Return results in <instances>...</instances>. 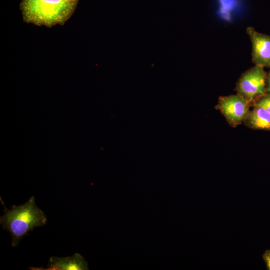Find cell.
<instances>
[{
	"label": "cell",
	"instance_id": "obj_5",
	"mask_svg": "<svg viewBox=\"0 0 270 270\" xmlns=\"http://www.w3.org/2000/svg\"><path fill=\"white\" fill-rule=\"evenodd\" d=\"M246 32L252 44L253 63L270 68V36L260 33L252 27L248 28Z\"/></svg>",
	"mask_w": 270,
	"mask_h": 270
},
{
	"label": "cell",
	"instance_id": "obj_6",
	"mask_svg": "<svg viewBox=\"0 0 270 270\" xmlns=\"http://www.w3.org/2000/svg\"><path fill=\"white\" fill-rule=\"evenodd\" d=\"M48 270H88V263L80 254L66 258L52 257Z\"/></svg>",
	"mask_w": 270,
	"mask_h": 270
},
{
	"label": "cell",
	"instance_id": "obj_2",
	"mask_svg": "<svg viewBox=\"0 0 270 270\" xmlns=\"http://www.w3.org/2000/svg\"><path fill=\"white\" fill-rule=\"evenodd\" d=\"M0 200L4 206V215L0 216V223L2 228L10 234L13 248L16 247L20 240L36 228L46 225V214L37 206L34 196L24 204L12 206L11 210L6 208L1 198Z\"/></svg>",
	"mask_w": 270,
	"mask_h": 270
},
{
	"label": "cell",
	"instance_id": "obj_3",
	"mask_svg": "<svg viewBox=\"0 0 270 270\" xmlns=\"http://www.w3.org/2000/svg\"><path fill=\"white\" fill-rule=\"evenodd\" d=\"M264 67L255 66L244 72L239 78L236 86L238 94L251 106L258 98L267 94V74Z\"/></svg>",
	"mask_w": 270,
	"mask_h": 270
},
{
	"label": "cell",
	"instance_id": "obj_10",
	"mask_svg": "<svg viewBox=\"0 0 270 270\" xmlns=\"http://www.w3.org/2000/svg\"><path fill=\"white\" fill-rule=\"evenodd\" d=\"M266 91L267 94H270V72L267 76Z\"/></svg>",
	"mask_w": 270,
	"mask_h": 270
},
{
	"label": "cell",
	"instance_id": "obj_11",
	"mask_svg": "<svg viewBox=\"0 0 270 270\" xmlns=\"http://www.w3.org/2000/svg\"></svg>",
	"mask_w": 270,
	"mask_h": 270
},
{
	"label": "cell",
	"instance_id": "obj_9",
	"mask_svg": "<svg viewBox=\"0 0 270 270\" xmlns=\"http://www.w3.org/2000/svg\"><path fill=\"white\" fill-rule=\"evenodd\" d=\"M263 258L266 264L267 268L270 270V250L265 252L263 255Z\"/></svg>",
	"mask_w": 270,
	"mask_h": 270
},
{
	"label": "cell",
	"instance_id": "obj_7",
	"mask_svg": "<svg viewBox=\"0 0 270 270\" xmlns=\"http://www.w3.org/2000/svg\"><path fill=\"white\" fill-rule=\"evenodd\" d=\"M244 123L252 130L270 131V113L262 108L254 106Z\"/></svg>",
	"mask_w": 270,
	"mask_h": 270
},
{
	"label": "cell",
	"instance_id": "obj_8",
	"mask_svg": "<svg viewBox=\"0 0 270 270\" xmlns=\"http://www.w3.org/2000/svg\"><path fill=\"white\" fill-rule=\"evenodd\" d=\"M252 106L262 108L270 113V94H266L258 98L253 102Z\"/></svg>",
	"mask_w": 270,
	"mask_h": 270
},
{
	"label": "cell",
	"instance_id": "obj_4",
	"mask_svg": "<svg viewBox=\"0 0 270 270\" xmlns=\"http://www.w3.org/2000/svg\"><path fill=\"white\" fill-rule=\"evenodd\" d=\"M250 106L237 94L220 97L216 108L220 111L231 126L236 128L244 122L250 112Z\"/></svg>",
	"mask_w": 270,
	"mask_h": 270
},
{
	"label": "cell",
	"instance_id": "obj_1",
	"mask_svg": "<svg viewBox=\"0 0 270 270\" xmlns=\"http://www.w3.org/2000/svg\"><path fill=\"white\" fill-rule=\"evenodd\" d=\"M78 3L76 0H22L20 8L26 22L52 28L64 25Z\"/></svg>",
	"mask_w": 270,
	"mask_h": 270
}]
</instances>
